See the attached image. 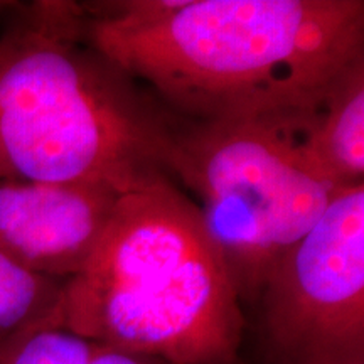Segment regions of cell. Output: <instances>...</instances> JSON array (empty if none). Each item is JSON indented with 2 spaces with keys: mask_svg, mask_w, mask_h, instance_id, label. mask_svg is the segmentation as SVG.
Here are the masks:
<instances>
[{
  "mask_svg": "<svg viewBox=\"0 0 364 364\" xmlns=\"http://www.w3.org/2000/svg\"><path fill=\"white\" fill-rule=\"evenodd\" d=\"M81 31L172 115L253 118L314 107L364 56V2L169 0L122 24L81 16Z\"/></svg>",
  "mask_w": 364,
  "mask_h": 364,
  "instance_id": "cell-1",
  "label": "cell"
},
{
  "mask_svg": "<svg viewBox=\"0 0 364 364\" xmlns=\"http://www.w3.org/2000/svg\"><path fill=\"white\" fill-rule=\"evenodd\" d=\"M176 117L98 51L78 2H16L0 21V181H172ZM174 182V181H172Z\"/></svg>",
  "mask_w": 364,
  "mask_h": 364,
  "instance_id": "cell-2",
  "label": "cell"
},
{
  "mask_svg": "<svg viewBox=\"0 0 364 364\" xmlns=\"http://www.w3.org/2000/svg\"><path fill=\"white\" fill-rule=\"evenodd\" d=\"M59 327L172 364H243L233 275L172 181L122 196L88 262L63 284Z\"/></svg>",
  "mask_w": 364,
  "mask_h": 364,
  "instance_id": "cell-3",
  "label": "cell"
},
{
  "mask_svg": "<svg viewBox=\"0 0 364 364\" xmlns=\"http://www.w3.org/2000/svg\"><path fill=\"white\" fill-rule=\"evenodd\" d=\"M309 108L209 122L174 115L171 177L198 198L241 302H258L273 263L339 193L304 150Z\"/></svg>",
  "mask_w": 364,
  "mask_h": 364,
  "instance_id": "cell-4",
  "label": "cell"
},
{
  "mask_svg": "<svg viewBox=\"0 0 364 364\" xmlns=\"http://www.w3.org/2000/svg\"><path fill=\"white\" fill-rule=\"evenodd\" d=\"M258 302L282 364H364V184L280 255Z\"/></svg>",
  "mask_w": 364,
  "mask_h": 364,
  "instance_id": "cell-5",
  "label": "cell"
},
{
  "mask_svg": "<svg viewBox=\"0 0 364 364\" xmlns=\"http://www.w3.org/2000/svg\"><path fill=\"white\" fill-rule=\"evenodd\" d=\"M127 193L100 182L0 181V250L27 270L78 273Z\"/></svg>",
  "mask_w": 364,
  "mask_h": 364,
  "instance_id": "cell-6",
  "label": "cell"
},
{
  "mask_svg": "<svg viewBox=\"0 0 364 364\" xmlns=\"http://www.w3.org/2000/svg\"><path fill=\"white\" fill-rule=\"evenodd\" d=\"M302 144L312 166L336 189L364 184V56L346 68L309 108Z\"/></svg>",
  "mask_w": 364,
  "mask_h": 364,
  "instance_id": "cell-7",
  "label": "cell"
},
{
  "mask_svg": "<svg viewBox=\"0 0 364 364\" xmlns=\"http://www.w3.org/2000/svg\"><path fill=\"white\" fill-rule=\"evenodd\" d=\"M65 282L27 270L0 250V339L59 327Z\"/></svg>",
  "mask_w": 364,
  "mask_h": 364,
  "instance_id": "cell-8",
  "label": "cell"
},
{
  "mask_svg": "<svg viewBox=\"0 0 364 364\" xmlns=\"http://www.w3.org/2000/svg\"><path fill=\"white\" fill-rule=\"evenodd\" d=\"M93 348L63 327H38L0 339V364H90Z\"/></svg>",
  "mask_w": 364,
  "mask_h": 364,
  "instance_id": "cell-9",
  "label": "cell"
},
{
  "mask_svg": "<svg viewBox=\"0 0 364 364\" xmlns=\"http://www.w3.org/2000/svg\"><path fill=\"white\" fill-rule=\"evenodd\" d=\"M90 364H172L166 359L142 353H130L124 349L112 348V346L97 343L95 341L93 353H91Z\"/></svg>",
  "mask_w": 364,
  "mask_h": 364,
  "instance_id": "cell-10",
  "label": "cell"
},
{
  "mask_svg": "<svg viewBox=\"0 0 364 364\" xmlns=\"http://www.w3.org/2000/svg\"><path fill=\"white\" fill-rule=\"evenodd\" d=\"M14 4L16 2H6V0L2 2V0H0V21H2V17L14 7Z\"/></svg>",
  "mask_w": 364,
  "mask_h": 364,
  "instance_id": "cell-11",
  "label": "cell"
}]
</instances>
